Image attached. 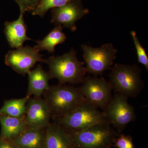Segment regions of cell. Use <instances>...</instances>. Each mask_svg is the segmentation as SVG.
Instances as JSON below:
<instances>
[{"mask_svg": "<svg viewBox=\"0 0 148 148\" xmlns=\"http://www.w3.org/2000/svg\"><path fill=\"white\" fill-rule=\"evenodd\" d=\"M1 116V114H0V116Z\"/></svg>", "mask_w": 148, "mask_h": 148, "instance_id": "cb8c5ba5", "label": "cell"}, {"mask_svg": "<svg viewBox=\"0 0 148 148\" xmlns=\"http://www.w3.org/2000/svg\"><path fill=\"white\" fill-rule=\"evenodd\" d=\"M130 34L136 50L138 62L145 66L148 71V57L145 49L141 45L136 32L132 31Z\"/></svg>", "mask_w": 148, "mask_h": 148, "instance_id": "ffe728a7", "label": "cell"}, {"mask_svg": "<svg viewBox=\"0 0 148 148\" xmlns=\"http://www.w3.org/2000/svg\"><path fill=\"white\" fill-rule=\"evenodd\" d=\"M18 4L20 12L25 13L27 12H32L39 0H14Z\"/></svg>", "mask_w": 148, "mask_h": 148, "instance_id": "44dd1931", "label": "cell"}, {"mask_svg": "<svg viewBox=\"0 0 148 148\" xmlns=\"http://www.w3.org/2000/svg\"><path fill=\"white\" fill-rule=\"evenodd\" d=\"M79 88L88 103L102 110L112 97L111 84L103 77H85Z\"/></svg>", "mask_w": 148, "mask_h": 148, "instance_id": "ba28073f", "label": "cell"}, {"mask_svg": "<svg viewBox=\"0 0 148 148\" xmlns=\"http://www.w3.org/2000/svg\"><path fill=\"white\" fill-rule=\"evenodd\" d=\"M114 143L118 148H134L132 139L126 135H123L116 138Z\"/></svg>", "mask_w": 148, "mask_h": 148, "instance_id": "7402d4cb", "label": "cell"}, {"mask_svg": "<svg viewBox=\"0 0 148 148\" xmlns=\"http://www.w3.org/2000/svg\"><path fill=\"white\" fill-rule=\"evenodd\" d=\"M30 98L27 95L24 98L5 101L0 109V114L18 118L25 117L27 103Z\"/></svg>", "mask_w": 148, "mask_h": 148, "instance_id": "ac0fdd59", "label": "cell"}, {"mask_svg": "<svg viewBox=\"0 0 148 148\" xmlns=\"http://www.w3.org/2000/svg\"><path fill=\"white\" fill-rule=\"evenodd\" d=\"M24 13L20 12L18 18L5 24L4 33L9 44L12 48L18 49L23 46L26 41L32 40L27 36V27L24 18Z\"/></svg>", "mask_w": 148, "mask_h": 148, "instance_id": "7c38bea8", "label": "cell"}, {"mask_svg": "<svg viewBox=\"0 0 148 148\" xmlns=\"http://www.w3.org/2000/svg\"><path fill=\"white\" fill-rule=\"evenodd\" d=\"M109 83L115 93H119L127 98H135L143 90L144 82L141 70L136 64H116L111 69Z\"/></svg>", "mask_w": 148, "mask_h": 148, "instance_id": "3957f363", "label": "cell"}, {"mask_svg": "<svg viewBox=\"0 0 148 148\" xmlns=\"http://www.w3.org/2000/svg\"><path fill=\"white\" fill-rule=\"evenodd\" d=\"M51 117L50 108L44 99L37 97L30 98L25 116L27 128H46L50 123Z\"/></svg>", "mask_w": 148, "mask_h": 148, "instance_id": "8fae6325", "label": "cell"}, {"mask_svg": "<svg viewBox=\"0 0 148 148\" xmlns=\"http://www.w3.org/2000/svg\"><path fill=\"white\" fill-rule=\"evenodd\" d=\"M74 0H39L34 10L33 15L43 17L49 10L60 7Z\"/></svg>", "mask_w": 148, "mask_h": 148, "instance_id": "d6986e66", "label": "cell"}, {"mask_svg": "<svg viewBox=\"0 0 148 148\" xmlns=\"http://www.w3.org/2000/svg\"><path fill=\"white\" fill-rule=\"evenodd\" d=\"M0 148H18L11 140L0 138Z\"/></svg>", "mask_w": 148, "mask_h": 148, "instance_id": "603a6c76", "label": "cell"}, {"mask_svg": "<svg viewBox=\"0 0 148 148\" xmlns=\"http://www.w3.org/2000/svg\"><path fill=\"white\" fill-rule=\"evenodd\" d=\"M0 123L1 127V138L5 140H13L27 128L25 117L18 118L1 115Z\"/></svg>", "mask_w": 148, "mask_h": 148, "instance_id": "2e32d148", "label": "cell"}, {"mask_svg": "<svg viewBox=\"0 0 148 148\" xmlns=\"http://www.w3.org/2000/svg\"><path fill=\"white\" fill-rule=\"evenodd\" d=\"M45 128H27L11 140L18 148H44Z\"/></svg>", "mask_w": 148, "mask_h": 148, "instance_id": "9a60e30c", "label": "cell"}, {"mask_svg": "<svg viewBox=\"0 0 148 148\" xmlns=\"http://www.w3.org/2000/svg\"><path fill=\"white\" fill-rule=\"evenodd\" d=\"M87 73L96 76L112 69L117 50L110 43L95 48L84 44L81 45Z\"/></svg>", "mask_w": 148, "mask_h": 148, "instance_id": "8992f818", "label": "cell"}, {"mask_svg": "<svg viewBox=\"0 0 148 148\" xmlns=\"http://www.w3.org/2000/svg\"><path fill=\"white\" fill-rule=\"evenodd\" d=\"M127 99L125 95L116 93L102 111L108 122L117 132H121L136 119L135 109L128 103Z\"/></svg>", "mask_w": 148, "mask_h": 148, "instance_id": "52a82bcc", "label": "cell"}, {"mask_svg": "<svg viewBox=\"0 0 148 148\" xmlns=\"http://www.w3.org/2000/svg\"><path fill=\"white\" fill-rule=\"evenodd\" d=\"M77 54L76 51L72 49L63 55L43 59L42 62L48 66L50 79H56L61 84L82 83L87 72L84 62L78 59Z\"/></svg>", "mask_w": 148, "mask_h": 148, "instance_id": "6da1fadb", "label": "cell"}, {"mask_svg": "<svg viewBox=\"0 0 148 148\" xmlns=\"http://www.w3.org/2000/svg\"><path fill=\"white\" fill-rule=\"evenodd\" d=\"M43 95L54 119L67 115L86 101L79 88L64 84L49 86Z\"/></svg>", "mask_w": 148, "mask_h": 148, "instance_id": "7a4b0ae2", "label": "cell"}, {"mask_svg": "<svg viewBox=\"0 0 148 148\" xmlns=\"http://www.w3.org/2000/svg\"><path fill=\"white\" fill-rule=\"evenodd\" d=\"M54 120L68 132L80 131L96 125L110 124L103 112L86 101L67 115Z\"/></svg>", "mask_w": 148, "mask_h": 148, "instance_id": "277c9868", "label": "cell"}, {"mask_svg": "<svg viewBox=\"0 0 148 148\" xmlns=\"http://www.w3.org/2000/svg\"><path fill=\"white\" fill-rule=\"evenodd\" d=\"M44 148H75L71 136L54 121L45 128Z\"/></svg>", "mask_w": 148, "mask_h": 148, "instance_id": "4fadbf2b", "label": "cell"}, {"mask_svg": "<svg viewBox=\"0 0 148 148\" xmlns=\"http://www.w3.org/2000/svg\"><path fill=\"white\" fill-rule=\"evenodd\" d=\"M88 12V10L83 6L81 0H74L62 6L51 9V23L75 32L77 21Z\"/></svg>", "mask_w": 148, "mask_h": 148, "instance_id": "30bf717a", "label": "cell"}, {"mask_svg": "<svg viewBox=\"0 0 148 148\" xmlns=\"http://www.w3.org/2000/svg\"><path fill=\"white\" fill-rule=\"evenodd\" d=\"M29 46L10 50L6 54L5 62L14 71L25 75L38 62H42V55Z\"/></svg>", "mask_w": 148, "mask_h": 148, "instance_id": "9c48e42d", "label": "cell"}, {"mask_svg": "<svg viewBox=\"0 0 148 148\" xmlns=\"http://www.w3.org/2000/svg\"><path fill=\"white\" fill-rule=\"evenodd\" d=\"M63 29L61 26H56L42 40L36 41L37 44L34 47L35 49L39 52L46 50L49 53H54L55 47L65 42L67 39Z\"/></svg>", "mask_w": 148, "mask_h": 148, "instance_id": "e0dca14e", "label": "cell"}, {"mask_svg": "<svg viewBox=\"0 0 148 148\" xmlns=\"http://www.w3.org/2000/svg\"><path fill=\"white\" fill-rule=\"evenodd\" d=\"M29 77V86L27 95L41 97L49 88V80L50 79L48 73L46 72L41 65L27 73Z\"/></svg>", "mask_w": 148, "mask_h": 148, "instance_id": "5bb4252c", "label": "cell"}, {"mask_svg": "<svg viewBox=\"0 0 148 148\" xmlns=\"http://www.w3.org/2000/svg\"><path fill=\"white\" fill-rule=\"evenodd\" d=\"M75 148H110L118 132L109 123L93 125L87 129L68 132Z\"/></svg>", "mask_w": 148, "mask_h": 148, "instance_id": "5b68a950", "label": "cell"}]
</instances>
